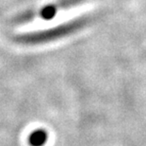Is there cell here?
I'll use <instances>...</instances> for the list:
<instances>
[{"label": "cell", "mask_w": 146, "mask_h": 146, "mask_svg": "<svg viewBox=\"0 0 146 146\" xmlns=\"http://www.w3.org/2000/svg\"><path fill=\"white\" fill-rule=\"evenodd\" d=\"M47 138L48 135L45 130L38 129L30 134L29 142L31 146H43L47 141Z\"/></svg>", "instance_id": "6da1fadb"}, {"label": "cell", "mask_w": 146, "mask_h": 146, "mask_svg": "<svg viewBox=\"0 0 146 146\" xmlns=\"http://www.w3.org/2000/svg\"><path fill=\"white\" fill-rule=\"evenodd\" d=\"M58 9L55 5H47L40 11V16L44 20H51L56 16Z\"/></svg>", "instance_id": "7a4b0ae2"}]
</instances>
